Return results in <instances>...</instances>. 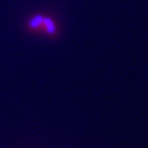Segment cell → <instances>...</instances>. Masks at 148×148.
<instances>
[{
	"label": "cell",
	"mask_w": 148,
	"mask_h": 148,
	"mask_svg": "<svg viewBox=\"0 0 148 148\" xmlns=\"http://www.w3.org/2000/svg\"><path fill=\"white\" fill-rule=\"evenodd\" d=\"M43 28L45 29L46 32L49 33V34H55L56 31H57L55 23L49 18H43Z\"/></svg>",
	"instance_id": "2"
},
{
	"label": "cell",
	"mask_w": 148,
	"mask_h": 148,
	"mask_svg": "<svg viewBox=\"0 0 148 148\" xmlns=\"http://www.w3.org/2000/svg\"><path fill=\"white\" fill-rule=\"evenodd\" d=\"M30 27L33 30H40L41 28H43V16H36L32 18L29 23Z\"/></svg>",
	"instance_id": "1"
}]
</instances>
